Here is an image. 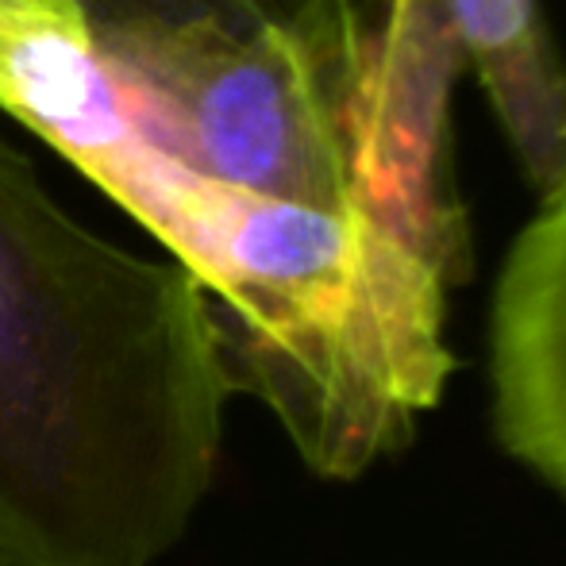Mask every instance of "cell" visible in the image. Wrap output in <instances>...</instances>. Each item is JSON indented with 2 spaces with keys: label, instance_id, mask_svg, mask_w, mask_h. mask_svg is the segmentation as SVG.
<instances>
[{
  "label": "cell",
  "instance_id": "1",
  "mask_svg": "<svg viewBox=\"0 0 566 566\" xmlns=\"http://www.w3.org/2000/svg\"><path fill=\"white\" fill-rule=\"evenodd\" d=\"M231 394L209 293L85 228L0 143V566H155Z\"/></svg>",
  "mask_w": 566,
  "mask_h": 566
},
{
  "label": "cell",
  "instance_id": "2",
  "mask_svg": "<svg viewBox=\"0 0 566 566\" xmlns=\"http://www.w3.org/2000/svg\"><path fill=\"white\" fill-rule=\"evenodd\" d=\"M0 108L116 197L212 301L231 389L313 470L350 478L412 432L451 370V277L374 220L266 201L166 158L74 35L0 54Z\"/></svg>",
  "mask_w": 566,
  "mask_h": 566
},
{
  "label": "cell",
  "instance_id": "3",
  "mask_svg": "<svg viewBox=\"0 0 566 566\" xmlns=\"http://www.w3.org/2000/svg\"><path fill=\"white\" fill-rule=\"evenodd\" d=\"M90 54L127 119L189 174L381 224L358 166L363 0H328L247 35L212 23L135 31Z\"/></svg>",
  "mask_w": 566,
  "mask_h": 566
},
{
  "label": "cell",
  "instance_id": "4",
  "mask_svg": "<svg viewBox=\"0 0 566 566\" xmlns=\"http://www.w3.org/2000/svg\"><path fill=\"white\" fill-rule=\"evenodd\" d=\"M358 166L374 217L451 277L467 270L451 93L478 85L539 197L566 174V62L539 0H366Z\"/></svg>",
  "mask_w": 566,
  "mask_h": 566
},
{
  "label": "cell",
  "instance_id": "5",
  "mask_svg": "<svg viewBox=\"0 0 566 566\" xmlns=\"http://www.w3.org/2000/svg\"><path fill=\"white\" fill-rule=\"evenodd\" d=\"M490 347L501 440L566 497V174L509 247Z\"/></svg>",
  "mask_w": 566,
  "mask_h": 566
},
{
  "label": "cell",
  "instance_id": "6",
  "mask_svg": "<svg viewBox=\"0 0 566 566\" xmlns=\"http://www.w3.org/2000/svg\"><path fill=\"white\" fill-rule=\"evenodd\" d=\"M85 23L90 46L113 35L212 23L224 31H259L316 12L328 0H70Z\"/></svg>",
  "mask_w": 566,
  "mask_h": 566
},
{
  "label": "cell",
  "instance_id": "7",
  "mask_svg": "<svg viewBox=\"0 0 566 566\" xmlns=\"http://www.w3.org/2000/svg\"><path fill=\"white\" fill-rule=\"evenodd\" d=\"M39 35H74L90 43L70 0H0V54Z\"/></svg>",
  "mask_w": 566,
  "mask_h": 566
}]
</instances>
